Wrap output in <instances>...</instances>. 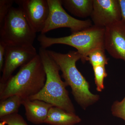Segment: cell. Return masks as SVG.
Instances as JSON below:
<instances>
[{
  "instance_id": "obj_19",
  "label": "cell",
  "mask_w": 125,
  "mask_h": 125,
  "mask_svg": "<svg viewBox=\"0 0 125 125\" xmlns=\"http://www.w3.org/2000/svg\"><path fill=\"white\" fill-rule=\"evenodd\" d=\"M13 0H0V26L2 24L5 18L8 14L13 4Z\"/></svg>"
},
{
  "instance_id": "obj_15",
  "label": "cell",
  "mask_w": 125,
  "mask_h": 125,
  "mask_svg": "<svg viewBox=\"0 0 125 125\" xmlns=\"http://www.w3.org/2000/svg\"><path fill=\"white\" fill-rule=\"evenodd\" d=\"M104 48H98L91 52L87 58L93 67L98 66H105L108 64V59L105 55Z\"/></svg>"
},
{
  "instance_id": "obj_20",
  "label": "cell",
  "mask_w": 125,
  "mask_h": 125,
  "mask_svg": "<svg viewBox=\"0 0 125 125\" xmlns=\"http://www.w3.org/2000/svg\"><path fill=\"white\" fill-rule=\"evenodd\" d=\"M6 46L0 42V71L2 72L4 64Z\"/></svg>"
},
{
  "instance_id": "obj_2",
  "label": "cell",
  "mask_w": 125,
  "mask_h": 125,
  "mask_svg": "<svg viewBox=\"0 0 125 125\" xmlns=\"http://www.w3.org/2000/svg\"><path fill=\"white\" fill-rule=\"evenodd\" d=\"M47 52L60 67L65 82L71 88L75 101L84 109L97 102L99 96L91 93L89 84L79 71L76 62L81 59L78 51H70L62 54L52 51Z\"/></svg>"
},
{
  "instance_id": "obj_7",
  "label": "cell",
  "mask_w": 125,
  "mask_h": 125,
  "mask_svg": "<svg viewBox=\"0 0 125 125\" xmlns=\"http://www.w3.org/2000/svg\"><path fill=\"white\" fill-rule=\"evenodd\" d=\"M38 54L33 45L7 46L0 84L5 83L18 67L28 64Z\"/></svg>"
},
{
  "instance_id": "obj_16",
  "label": "cell",
  "mask_w": 125,
  "mask_h": 125,
  "mask_svg": "<svg viewBox=\"0 0 125 125\" xmlns=\"http://www.w3.org/2000/svg\"><path fill=\"white\" fill-rule=\"evenodd\" d=\"M105 66H98L93 67L96 89L98 92H102L104 89V80L108 75Z\"/></svg>"
},
{
  "instance_id": "obj_4",
  "label": "cell",
  "mask_w": 125,
  "mask_h": 125,
  "mask_svg": "<svg viewBox=\"0 0 125 125\" xmlns=\"http://www.w3.org/2000/svg\"><path fill=\"white\" fill-rule=\"evenodd\" d=\"M105 28L93 25L81 31L72 33L69 36L53 38L40 34L37 40L44 49L55 44H63L77 49L81 56V61L85 63L89 54L95 49L104 48Z\"/></svg>"
},
{
  "instance_id": "obj_9",
  "label": "cell",
  "mask_w": 125,
  "mask_h": 125,
  "mask_svg": "<svg viewBox=\"0 0 125 125\" xmlns=\"http://www.w3.org/2000/svg\"><path fill=\"white\" fill-rule=\"evenodd\" d=\"M94 25L105 28L121 20L118 0H93L90 16Z\"/></svg>"
},
{
  "instance_id": "obj_22",
  "label": "cell",
  "mask_w": 125,
  "mask_h": 125,
  "mask_svg": "<svg viewBox=\"0 0 125 125\" xmlns=\"http://www.w3.org/2000/svg\"><path fill=\"white\" fill-rule=\"evenodd\" d=\"M6 124V123L4 121H1L0 123V125H5Z\"/></svg>"
},
{
  "instance_id": "obj_1",
  "label": "cell",
  "mask_w": 125,
  "mask_h": 125,
  "mask_svg": "<svg viewBox=\"0 0 125 125\" xmlns=\"http://www.w3.org/2000/svg\"><path fill=\"white\" fill-rule=\"evenodd\" d=\"M46 75L39 54L30 62L21 67L15 75L0 84V100L14 95L24 99L40 92L45 85Z\"/></svg>"
},
{
  "instance_id": "obj_11",
  "label": "cell",
  "mask_w": 125,
  "mask_h": 125,
  "mask_svg": "<svg viewBox=\"0 0 125 125\" xmlns=\"http://www.w3.org/2000/svg\"><path fill=\"white\" fill-rule=\"evenodd\" d=\"M22 105L24 106L27 120L35 125L45 123L50 108L53 105L39 100L23 99Z\"/></svg>"
},
{
  "instance_id": "obj_21",
  "label": "cell",
  "mask_w": 125,
  "mask_h": 125,
  "mask_svg": "<svg viewBox=\"0 0 125 125\" xmlns=\"http://www.w3.org/2000/svg\"><path fill=\"white\" fill-rule=\"evenodd\" d=\"M120 7L121 20L125 23V0H118Z\"/></svg>"
},
{
  "instance_id": "obj_5",
  "label": "cell",
  "mask_w": 125,
  "mask_h": 125,
  "mask_svg": "<svg viewBox=\"0 0 125 125\" xmlns=\"http://www.w3.org/2000/svg\"><path fill=\"white\" fill-rule=\"evenodd\" d=\"M36 37L22 10L12 7L0 26V42L7 46H33Z\"/></svg>"
},
{
  "instance_id": "obj_17",
  "label": "cell",
  "mask_w": 125,
  "mask_h": 125,
  "mask_svg": "<svg viewBox=\"0 0 125 125\" xmlns=\"http://www.w3.org/2000/svg\"><path fill=\"white\" fill-rule=\"evenodd\" d=\"M111 112L114 116L121 118L125 122V96L122 101H116L113 103Z\"/></svg>"
},
{
  "instance_id": "obj_13",
  "label": "cell",
  "mask_w": 125,
  "mask_h": 125,
  "mask_svg": "<svg viewBox=\"0 0 125 125\" xmlns=\"http://www.w3.org/2000/svg\"><path fill=\"white\" fill-rule=\"evenodd\" d=\"M62 6L73 15L79 18L90 16L93 0H61Z\"/></svg>"
},
{
  "instance_id": "obj_8",
  "label": "cell",
  "mask_w": 125,
  "mask_h": 125,
  "mask_svg": "<svg viewBox=\"0 0 125 125\" xmlns=\"http://www.w3.org/2000/svg\"><path fill=\"white\" fill-rule=\"evenodd\" d=\"M30 24L36 33H41L49 13L47 0H15Z\"/></svg>"
},
{
  "instance_id": "obj_3",
  "label": "cell",
  "mask_w": 125,
  "mask_h": 125,
  "mask_svg": "<svg viewBox=\"0 0 125 125\" xmlns=\"http://www.w3.org/2000/svg\"><path fill=\"white\" fill-rule=\"evenodd\" d=\"M39 55L44 67L46 79L42 89L29 99L43 101L68 112L75 113L74 107L66 89L67 84L62 80L58 65L49 55L46 49L40 47Z\"/></svg>"
},
{
  "instance_id": "obj_18",
  "label": "cell",
  "mask_w": 125,
  "mask_h": 125,
  "mask_svg": "<svg viewBox=\"0 0 125 125\" xmlns=\"http://www.w3.org/2000/svg\"><path fill=\"white\" fill-rule=\"evenodd\" d=\"M0 121L5 122L8 125H29L18 113L1 117Z\"/></svg>"
},
{
  "instance_id": "obj_14",
  "label": "cell",
  "mask_w": 125,
  "mask_h": 125,
  "mask_svg": "<svg viewBox=\"0 0 125 125\" xmlns=\"http://www.w3.org/2000/svg\"><path fill=\"white\" fill-rule=\"evenodd\" d=\"M23 99L20 96L14 95L0 101V118L18 113Z\"/></svg>"
},
{
  "instance_id": "obj_10",
  "label": "cell",
  "mask_w": 125,
  "mask_h": 125,
  "mask_svg": "<svg viewBox=\"0 0 125 125\" xmlns=\"http://www.w3.org/2000/svg\"><path fill=\"white\" fill-rule=\"evenodd\" d=\"M104 46L112 57L125 62V23L122 20L105 28Z\"/></svg>"
},
{
  "instance_id": "obj_12",
  "label": "cell",
  "mask_w": 125,
  "mask_h": 125,
  "mask_svg": "<svg viewBox=\"0 0 125 125\" xmlns=\"http://www.w3.org/2000/svg\"><path fill=\"white\" fill-rule=\"evenodd\" d=\"M81 121V118L75 113L53 106L50 108L45 123L51 125H74Z\"/></svg>"
},
{
  "instance_id": "obj_6",
  "label": "cell",
  "mask_w": 125,
  "mask_h": 125,
  "mask_svg": "<svg viewBox=\"0 0 125 125\" xmlns=\"http://www.w3.org/2000/svg\"><path fill=\"white\" fill-rule=\"evenodd\" d=\"M49 7L48 17L41 34L62 28H69L72 33L81 31L93 25L90 20H81L69 14L62 7L61 0H47Z\"/></svg>"
}]
</instances>
